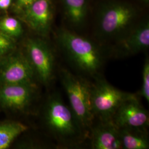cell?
Wrapping results in <instances>:
<instances>
[{
  "label": "cell",
  "mask_w": 149,
  "mask_h": 149,
  "mask_svg": "<svg viewBox=\"0 0 149 149\" xmlns=\"http://www.w3.org/2000/svg\"><path fill=\"white\" fill-rule=\"evenodd\" d=\"M36 85L34 83L0 85V106L12 110H24L35 97Z\"/></svg>",
  "instance_id": "obj_10"
},
{
  "label": "cell",
  "mask_w": 149,
  "mask_h": 149,
  "mask_svg": "<svg viewBox=\"0 0 149 149\" xmlns=\"http://www.w3.org/2000/svg\"><path fill=\"white\" fill-rule=\"evenodd\" d=\"M2 58H0V64H1V60H2Z\"/></svg>",
  "instance_id": "obj_22"
},
{
  "label": "cell",
  "mask_w": 149,
  "mask_h": 149,
  "mask_svg": "<svg viewBox=\"0 0 149 149\" xmlns=\"http://www.w3.org/2000/svg\"><path fill=\"white\" fill-rule=\"evenodd\" d=\"M36 1L37 0H13L10 10L15 16H17Z\"/></svg>",
  "instance_id": "obj_19"
},
{
  "label": "cell",
  "mask_w": 149,
  "mask_h": 149,
  "mask_svg": "<svg viewBox=\"0 0 149 149\" xmlns=\"http://www.w3.org/2000/svg\"><path fill=\"white\" fill-rule=\"evenodd\" d=\"M143 18L139 6L127 0H102L95 12V35L103 44L115 43Z\"/></svg>",
  "instance_id": "obj_1"
},
{
  "label": "cell",
  "mask_w": 149,
  "mask_h": 149,
  "mask_svg": "<svg viewBox=\"0 0 149 149\" xmlns=\"http://www.w3.org/2000/svg\"><path fill=\"white\" fill-rule=\"evenodd\" d=\"M60 79L68 96L71 109L87 132L93 125L95 119L91 108L92 83L64 69L60 71Z\"/></svg>",
  "instance_id": "obj_4"
},
{
  "label": "cell",
  "mask_w": 149,
  "mask_h": 149,
  "mask_svg": "<svg viewBox=\"0 0 149 149\" xmlns=\"http://www.w3.org/2000/svg\"><path fill=\"white\" fill-rule=\"evenodd\" d=\"M22 51L32 65L36 77L44 85H49L53 79L55 56L45 38L39 36L27 38Z\"/></svg>",
  "instance_id": "obj_6"
},
{
  "label": "cell",
  "mask_w": 149,
  "mask_h": 149,
  "mask_svg": "<svg viewBox=\"0 0 149 149\" xmlns=\"http://www.w3.org/2000/svg\"><path fill=\"white\" fill-rule=\"evenodd\" d=\"M118 128L122 149H149V137L146 129L132 127Z\"/></svg>",
  "instance_id": "obj_14"
},
{
  "label": "cell",
  "mask_w": 149,
  "mask_h": 149,
  "mask_svg": "<svg viewBox=\"0 0 149 149\" xmlns=\"http://www.w3.org/2000/svg\"><path fill=\"white\" fill-rule=\"evenodd\" d=\"M136 1H138V2L141 3L145 4V5H147L149 4V0H136Z\"/></svg>",
  "instance_id": "obj_21"
},
{
  "label": "cell",
  "mask_w": 149,
  "mask_h": 149,
  "mask_svg": "<svg viewBox=\"0 0 149 149\" xmlns=\"http://www.w3.org/2000/svg\"><path fill=\"white\" fill-rule=\"evenodd\" d=\"M34 71L22 50L15 51L2 58L0 64V85L34 83Z\"/></svg>",
  "instance_id": "obj_7"
},
{
  "label": "cell",
  "mask_w": 149,
  "mask_h": 149,
  "mask_svg": "<svg viewBox=\"0 0 149 149\" xmlns=\"http://www.w3.org/2000/svg\"><path fill=\"white\" fill-rule=\"evenodd\" d=\"M55 40L62 52L76 69L86 74L98 75L105 59L103 45L66 27L55 33Z\"/></svg>",
  "instance_id": "obj_2"
},
{
  "label": "cell",
  "mask_w": 149,
  "mask_h": 149,
  "mask_svg": "<svg viewBox=\"0 0 149 149\" xmlns=\"http://www.w3.org/2000/svg\"><path fill=\"white\" fill-rule=\"evenodd\" d=\"M17 40L0 31V58H3L17 49Z\"/></svg>",
  "instance_id": "obj_17"
},
{
  "label": "cell",
  "mask_w": 149,
  "mask_h": 149,
  "mask_svg": "<svg viewBox=\"0 0 149 149\" xmlns=\"http://www.w3.org/2000/svg\"><path fill=\"white\" fill-rule=\"evenodd\" d=\"M90 129L92 149H122L119 128L112 121H100Z\"/></svg>",
  "instance_id": "obj_12"
},
{
  "label": "cell",
  "mask_w": 149,
  "mask_h": 149,
  "mask_svg": "<svg viewBox=\"0 0 149 149\" xmlns=\"http://www.w3.org/2000/svg\"><path fill=\"white\" fill-rule=\"evenodd\" d=\"M28 129L26 125L19 122L0 123V149L8 148L13 141Z\"/></svg>",
  "instance_id": "obj_15"
},
{
  "label": "cell",
  "mask_w": 149,
  "mask_h": 149,
  "mask_svg": "<svg viewBox=\"0 0 149 149\" xmlns=\"http://www.w3.org/2000/svg\"><path fill=\"white\" fill-rule=\"evenodd\" d=\"M64 20L72 31L80 29L87 22L91 10V0H59Z\"/></svg>",
  "instance_id": "obj_13"
},
{
  "label": "cell",
  "mask_w": 149,
  "mask_h": 149,
  "mask_svg": "<svg viewBox=\"0 0 149 149\" xmlns=\"http://www.w3.org/2000/svg\"><path fill=\"white\" fill-rule=\"evenodd\" d=\"M54 14L52 0H37L16 17L37 36L45 38L52 29Z\"/></svg>",
  "instance_id": "obj_8"
},
{
  "label": "cell",
  "mask_w": 149,
  "mask_h": 149,
  "mask_svg": "<svg viewBox=\"0 0 149 149\" xmlns=\"http://www.w3.org/2000/svg\"><path fill=\"white\" fill-rule=\"evenodd\" d=\"M45 107L46 125L62 146H77L85 139L87 132L60 96L55 95L50 97Z\"/></svg>",
  "instance_id": "obj_3"
},
{
  "label": "cell",
  "mask_w": 149,
  "mask_h": 149,
  "mask_svg": "<svg viewBox=\"0 0 149 149\" xmlns=\"http://www.w3.org/2000/svg\"><path fill=\"white\" fill-rule=\"evenodd\" d=\"M135 95L118 90L98 76L96 82L92 84L91 111L95 118H97L100 121H112L119 106L124 102Z\"/></svg>",
  "instance_id": "obj_5"
},
{
  "label": "cell",
  "mask_w": 149,
  "mask_h": 149,
  "mask_svg": "<svg viewBox=\"0 0 149 149\" xmlns=\"http://www.w3.org/2000/svg\"><path fill=\"white\" fill-rule=\"evenodd\" d=\"M149 47V21L143 17L122 38L114 43L113 51L123 56L134 55Z\"/></svg>",
  "instance_id": "obj_9"
},
{
  "label": "cell",
  "mask_w": 149,
  "mask_h": 149,
  "mask_svg": "<svg viewBox=\"0 0 149 149\" xmlns=\"http://www.w3.org/2000/svg\"><path fill=\"white\" fill-rule=\"evenodd\" d=\"M112 121L118 128L147 129L149 124V114L140 103L136 95L119 106Z\"/></svg>",
  "instance_id": "obj_11"
},
{
  "label": "cell",
  "mask_w": 149,
  "mask_h": 149,
  "mask_svg": "<svg viewBox=\"0 0 149 149\" xmlns=\"http://www.w3.org/2000/svg\"><path fill=\"white\" fill-rule=\"evenodd\" d=\"M0 31L17 40L23 36L24 28L22 22L16 16L0 17Z\"/></svg>",
  "instance_id": "obj_16"
},
{
  "label": "cell",
  "mask_w": 149,
  "mask_h": 149,
  "mask_svg": "<svg viewBox=\"0 0 149 149\" xmlns=\"http://www.w3.org/2000/svg\"><path fill=\"white\" fill-rule=\"evenodd\" d=\"M13 0H0V11L7 12L11 9Z\"/></svg>",
  "instance_id": "obj_20"
},
{
  "label": "cell",
  "mask_w": 149,
  "mask_h": 149,
  "mask_svg": "<svg viewBox=\"0 0 149 149\" xmlns=\"http://www.w3.org/2000/svg\"><path fill=\"white\" fill-rule=\"evenodd\" d=\"M139 96L144 98L149 102V58L147 56L145 58L143 69V84L139 91Z\"/></svg>",
  "instance_id": "obj_18"
}]
</instances>
